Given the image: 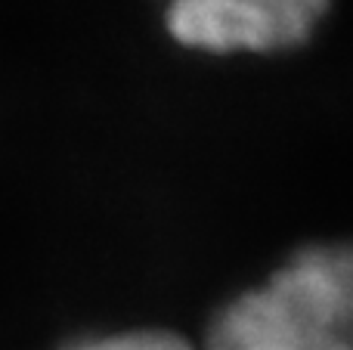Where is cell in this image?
Wrapping results in <instances>:
<instances>
[{
    "instance_id": "1",
    "label": "cell",
    "mask_w": 353,
    "mask_h": 350,
    "mask_svg": "<svg viewBox=\"0 0 353 350\" xmlns=\"http://www.w3.org/2000/svg\"><path fill=\"white\" fill-rule=\"evenodd\" d=\"M201 350H353L347 242L298 248L267 282L226 301Z\"/></svg>"
},
{
    "instance_id": "2",
    "label": "cell",
    "mask_w": 353,
    "mask_h": 350,
    "mask_svg": "<svg viewBox=\"0 0 353 350\" xmlns=\"http://www.w3.org/2000/svg\"><path fill=\"white\" fill-rule=\"evenodd\" d=\"M329 6L332 0H168L165 28L199 53L273 56L304 47Z\"/></svg>"
},
{
    "instance_id": "3",
    "label": "cell",
    "mask_w": 353,
    "mask_h": 350,
    "mask_svg": "<svg viewBox=\"0 0 353 350\" xmlns=\"http://www.w3.org/2000/svg\"><path fill=\"white\" fill-rule=\"evenodd\" d=\"M68 350H195L183 335L161 332V329H140V332L103 335V338L78 341Z\"/></svg>"
}]
</instances>
